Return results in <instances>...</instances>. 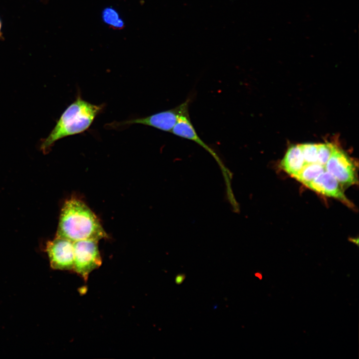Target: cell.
I'll return each instance as SVG.
<instances>
[{
	"label": "cell",
	"instance_id": "obj_10",
	"mask_svg": "<svg viewBox=\"0 0 359 359\" xmlns=\"http://www.w3.org/2000/svg\"><path fill=\"white\" fill-rule=\"evenodd\" d=\"M299 146L306 164L317 163L318 144L306 143Z\"/></svg>",
	"mask_w": 359,
	"mask_h": 359
},
{
	"label": "cell",
	"instance_id": "obj_8",
	"mask_svg": "<svg viewBox=\"0 0 359 359\" xmlns=\"http://www.w3.org/2000/svg\"><path fill=\"white\" fill-rule=\"evenodd\" d=\"M306 165L299 145L291 146L281 162V167L288 174L296 177Z\"/></svg>",
	"mask_w": 359,
	"mask_h": 359
},
{
	"label": "cell",
	"instance_id": "obj_7",
	"mask_svg": "<svg viewBox=\"0 0 359 359\" xmlns=\"http://www.w3.org/2000/svg\"><path fill=\"white\" fill-rule=\"evenodd\" d=\"M306 186L319 193L338 199L348 205L352 204L344 193L343 185L326 171L321 173Z\"/></svg>",
	"mask_w": 359,
	"mask_h": 359
},
{
	"label": "cell",
	"instance_id": "obj_4",
	"mask_svg": "<svg viewBox=\"0 0 359 359\" xmlns=\"http://www.w3.org/2000/svg\"><path fill=\"white\" fill-rule=\"evenodd\" d=\"M191 100V97L190 96L183 102L174 108L145 117L115 122L110 125L112 126L113 127H118L138 124L151 126L163 131L171 133L180 115L188 110Z\"/></svg>",
	"mask_w": 359,
	"mask_h": 359
},
{
	"label": "cell",
	"instance_id": "obj_9",
	"mask_svg": "<svg viewBox=\"0 0 359 359\" xmlns=\"http://www.w3.org/2000/svg\"><path fill=\"white\" fill-rule=\"evenodd\" d=\"M325 171V167L317 163L306 164L294 178L306 186Z\"/></svg>",
	"mask_w": 359,
	"mask_h": 359
},
{
	"label": "cell",
	"instance_id": "obj_6",
	"mask_svg": "<svg viewBox=\"0 0 359 359\" xmlns=\"http://www.w3.org/2000/svg\"><path fill=\"white\" fill-rule=\"evenodd\" d=\"M325 168L342 185H352L357 181L354 163L344 152L337 147L325 165Z\"/></svg>",
	"mask_w": 359,
	"mask_h": 359
},
{
	"label": "cell",
	"instance_id": "obj_1",
	"mask_svg": "<svg viewBox=\"0 0 359 359\" xmlns=\"http://www.w3.org/2000/svg\"><path fill=\"white\" fill-rule=\"evenodd\" d=\"M56 236L73 242L108 237L98 218L82 200L71 198L61 209Z\"/></svg>",
	"mask_w": 359,
	"mask_h": 359
},
{
	"label": "cell",
	"instance_id": "obj_13",
	"mask_svg": "<svg viewBox=\"0 0 359 359\" xmlns=\"http://www.w3.org/2000/svg\"><path fill=\"white\" fill-rule=\"evenodd\" d=\"M185 278L184 274H179L175 278V282L177 285L181 284L184 281Z\"/></svg>",
	"mask_w": 359,
	"mask_h": 359
},
{
	"label": "cell",
	"instance_id": "obj_12",
	"mask_svg": "<svg viewBox=\"0 0 359 359\" xmlns=\"http://www.w3.org/2000/svg\"><path fill=\"white\" fill-rule=\"evenodd\" d=\"M104 21L112 26L120 28L123 26V22L119 18L118 13L114 9L107 8L103 12Z\"/></svg>",
	"mask_w": 359,
	"mask_h": 359
},
{
	"label": "cell",
	"instance_id": "obj_5",
	"mask_svg": "<svg viewBox=\"0 0 359 359\" xmlns=\"http://www.w3.org/2000/svg\"><path fill=\"white\" fill-rule=\"evenodd\" d=\"M51 267L55 270H73L74 266L73 242L56 236L46 243Z\"/></svg>",
	"mask_w": 359,
	"mask_h": 359
},
{
	"label": "cell",
	"instance_id": "obj_3",
	"mask_svg": "<svg viewBox=\"0 0 359 359\" xmlns=\"http://www.w3.org/2000/svg\"><path fill=\"white\" fill-rule=\"evenodd\" d=\"M98 240H82L73 242L74 266L73 271L85 281L91 272L102 264Z\"/></svg>",
	"mask_w": 359,
	"mask_h": 359
},
{
	"label": "cell",
	"instance_id": "obj_11",
	"mask_svg": "<svg viewBox=\"0 0 359 359\" xmlns=\"http://www.w3.org/2000/svg\"><path fill=\"white\" fill-rule=\"evenodd\" d=\"M335 148L331 143L318 144L317 163L325 167Z\"/></svg>",
	"mask_w": 359,
	"mask_h": 359
},
{
	"label": "cell",
	"instance_id": "obj_2",
	"mask_svg": "<svg viewBox=\"0 0 359 359\" xmlns=\"http://www.w3.org/2000/svg\"><path fill=\"white\" fill-rule=\"evenodd\" d=\"M103 108L102 105L91 104L78 96L63 112L48 136L43 140L40 150L46 154L58 140L86 131Z\"/></svg>",
	"mask_w": 359,
	"mask_h": 359
},
{
	"label": "cell",
	"instance_id": "obj_14",
	"mask_svg": "<svg viewBox=\"0 0 359 359\" xmlns=\"http://www.w3.org/2000/svg\"><path fill=\"white\" fill-rule=\"evenodd\" d=\"M1 22L0 19V37L2 36V33H1Z\"/></svg>",
	"mask_w": 359,
	"mask_h": 359
}]
</instances>
